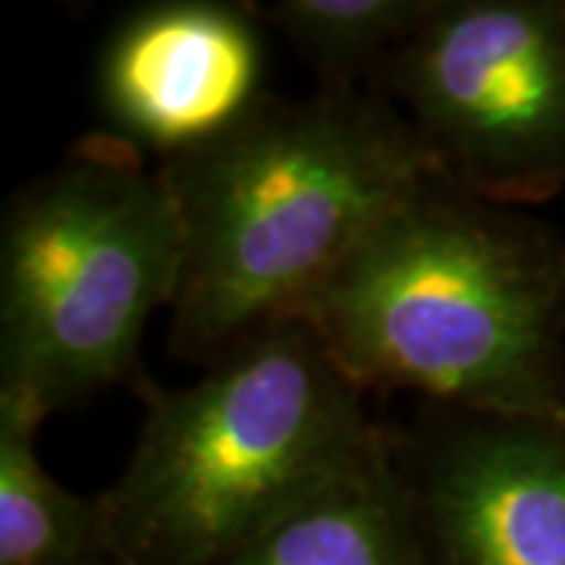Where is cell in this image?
Wrapping results in <instances>:
<instances>
[{
	"label": "cell",
	"instance_id": "7a4b0ae2",
	"mask_svg": "<svg viewBox=\"0 0 565 565\" xmlns=\"http://www.w3.org/2000/svg\"><path fill=\"white\" fill-rule=\"evenodd\" d=\"M161 170L182 226L170 345L207 364L299 318L364 233L437 173L377 88L267 95Z\"/></svg>",
	"mask_w": 565,
	"mask_h": 565
},
{
	"label": "cell",
	"instance_id": "30bf717a",
	"mask_svg": "<svg viewBox=\"0 0 565 565\" xmlns=\"http://www.w3.org/2000/svg\"><path fill=\"white\" fill-rule=\"evenodd\" d=\"M434 0H270L267 29L289 41L318 88H374L377 73L427 17Z\"/></svg>",
	"mask_w": 565,
	"mask_h": 565
},
{
	"label": "cell",
	"instance_id": "9c48e42d",
	"mask_svg": "<svg viewBox=\"0 0 565 565\" xmlns=\"http://www.w3.org/2000/svg\"><path fill=\"white\" fill-rule=\"evenodd\" d=\"M41 415L0 396V565H122L98 497L57 484L39 456Z\"/></svg>",
	"mask_w": 565,
	"mask_h": 565
},
{
	"label": "cell",
	"instance_id": "3957f363",
	"mask_svg": "<svg viewBox=\"0 0 565 565\" xmlns=\"http://www.w3.org/2000/svg\"><path fill=\"white\" fill-rule=\"evenodd\" d=\"M384 440L364 390L302 321L248 337L195 384L145 386V422L104 490L122 565H217Z\"/></svg>",
	"mask_w": 565,
	"mask_h": 565
},
{
	"label": "cell",
	"instance_id": "277c9868",
	"mask_svg": "<svg viewBox=\"0 0 565 565\" xmlns=\"http://www.w3.org/2000/svg\"><path fill=\"white\" fill-rule=\"evenodd\" d=\"M182 277L161 163L92 132L22 185L0 226V396L35 415L139 384V349Z\"/></svg>",
	"mask_w": 565,
	"mask_h": 565
},
{
	"label": "cell",
	"instance_id": "ba28073f",
	"mask_svg": "<svg viewBox=\"0 0 565 565\" xmlns=\"http://www.w3.org/2000/svg\"><path fill=\"white\" fill-rule=\"evenodd\" d=\"M217 565H427L390 440Z\"/></svg>",
	"mask_w": 565,
	"mask_h": 565
},
{
	"label": "cell",
	"instance_id": "8992f818",
	"mask_svg": "<svg viewBox=\"0 0 565 565\" xmlns=\"http://www.w3.org/2000/svg\"><path fill=\"white\" fill-rule=\"evenodd\" d=\"M390 452L427 565H565V415L427 405Z\"/></svg>",
	"mask_w": 565,
	"mask_h": 565
},
{
	"label": "cell",
	"instance_id": "5b68a950",
	"mask_svg": "<svg viewBox=\"0 0 565 565\" xmlns=\"http://www.w3.org/2000/svg\"><path fill=\"white\" fill-rule=\"evenodd\" d=\"M374 88L465 192L522 211L565 192V0H434Z\"/></svg>",
	"mask_w": 565,
	"mask_h": 565
},
{
	"label": "cell",
	"instance_id": "52a82bcc",
	"mask_svg": "<svg viewBox=\"0 0 565 565\" xmlns=\"http://www.w3.org/2000/svg\"><path fill=\"white\" fill-rule=\"evenodd\" d=\"M258 3L154 0L104 41L95 102L107 136L173 161L243 120L264 92Z\"/></svg>",
	"mask_w": 565,
	"mask_h": 565
},
{
	"label": "cell",
	"instance_id": "6da1fadb",
	"mask_svg": "<svg viewBox=\"0 0 565 565\" xmlns=\"http://www.w3.org/2000/svg\"><path fill=\"white\" fill-rule=\"evenodd\" d=\"M299 318L364 393L565 415V236L440 173L364 233Z\"/></svg>",
	"mask_w": 565,
	"mask_h": 565
}]
</instances>
